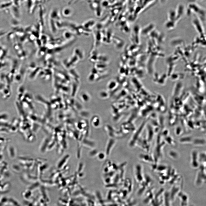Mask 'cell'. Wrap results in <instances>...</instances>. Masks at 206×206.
Segmentation results:
<instances>
[{
    "instance_id": "6da1fadb",
    "label": "cell",
    "mask_w": 206,
    "mask_h": 206,
    "mask_svg": "<svg viewBox=\"0 0 206 206\" xmlns=\"http://www.w3.org/2000/svg\"><path fill=\"white\" fill-rule=\"evenodd\" d=\"M191 165L194 169L199 168L200 164L199 159V154L196 150L193 151L191 154Z\"/></svg>"
},
{
    "instance_id": "7a4b0ae2",
    "label": "cell",
    "mask_w": 206,
    "mask_h": 206,
    "mask_svg": "<svg viewBox=\"0 0 206 206\" xmlns=\"http://www.w3.org/2000/svg\"><path fill=\"white\" fill-rule=\"evenodd\" d=\"M8 154L10 158L15 159L17 156V151L16 148L13 145H10L8 148Z\"/></svg>"
},
{
    "instance_id": "3957f363",
    "label": "cell",
    "mask_w": 206,
    "mask_h": 206,
    "mask_svg": "<svg viewBox=\"0 0 206 206\" xmlns=\"http://www.w3.org/2000/svg\"><path fill=\"white\" fill-rule=\"evenodd\" d=\"M192 143L197 146H204L206 144V140L203 138H197L193 139Z\"/></svg>"
},
{
    "instance_id": "277c9868",
    "label": "cell",
    "mask_w": 206,
    "mask_h": 206,
    "mask_svg": "<svg viewBox=\"0 0 206 206\" xmlns=\"http://www.w3.org/2000/svg\"><path fill=\"white\" fill-rule=\"evenodd\" d=\"M193 139L191 136H186L181 138L179 140L180 142L182 144H189L192 143Z\"/></svg>"
},
{
    "instance_id": "5b68a950",
    "label": "cell",
    "mask_w": 206,
    "mask_h": 206,
    "mask_svg": "<svg viewBox=\"0 0 206 206\" xmlns=\"http://www.w3.org/2000/svg\"><path fill=\"white\" fill-rule=\"evenodd\" d=\"M168 155L170 158L174 160L178 159L180 156L178 152L174 150L170 151L168 152Z\"/></svg>"
},
{
    "instance_id": "8992f818",
    "label": "cell",
    "mask_w": 206,
    "mask_h": 206,
    "mask_svg": "<svg viewBox=\"0 0 206 206\" xmlns=\"http://www.w3.org/2000/svg\"><path fill=\"white\" fill-rule=\"evenodd\" d=\"M62 12L63 15L65 17H69L71 16L73 13V11L69 8H64Z\"/></svg>"
},
{
    "instance_id": "52a82bcc",
    "label": "cell",
    "mask_w": 206,
    "mask_h": 206,
    "mask_svg": "<svg viewBox=\"0 0 206 206\" xmlns=\"http://www.w3.org/2000/svg\"><path fill=\"white\" fill-rule=\"evenodd\" d=\"M165 142L171 146H174L176 144L175 141L170 136H168L165 139Z\"/></svg>"
}]
</instances>
